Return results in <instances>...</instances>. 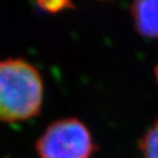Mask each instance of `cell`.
<instances>
[{
	"label": "cell",
	"instance_id": "2",
	"mask_svg": "<svg viewBox=\"0 0 158 158\" xmlns=\"http://www.w3.org/2000/svg\"><path fill=\"white\" fill-rule=\"evenodd\" d=\"M35 147L41 158H90L96 146L82 122L64 118L51 124Z\"/></svg>",
	"mask_w": 158,
	"mask_h": 158
},
{
	"label": "cell",
	"instance_id": "5",
	"mask_svg": "<svg viewBox=\"0 0 158 158\" xmlns=\"http://www.w3.org/2000/svg\"><path fill=\"white\" fill-rule=\"evenodd\" d=\"M39 6H41L43 10H46L49 12H57L59 10L73 8V3L68 1H40Z\"/></svg>",
	"mask_w": 158,
	"mask_h": 158
},
{
	"label": "cell",
	"instance_id": "3",
	"mask_svg": "<svg viewBox=\"0 0 158 158\" xmlns=\"http://www.w3.org/2000/svg\"><path fill=\"white\" fill-rule=\"evenodd\" d=\"M131 11L137 32L143 36L158 39V0L135 1Z\"/></svg>",
	"mask_w": 158,
	"mask_h": 158
},
{
	"label": "cell",
	"instance_id": "6",
	"mask_svg": "<svg viewBox=\"0 0 158 158\" xmlns=\"http://www.w3.org/2000/svg\"><path fill=\"white\" fill-rule=\"evenodd\" d=\"M155 75H156V78H157V81H158V66L155 68Z\"/></svg>",
	"mask_w": 158,
	"mask_h": 158
},
{
	"label": "cell",
	"instance_id": "4",
	"mask_svg": "<svg viewBox=\"0 0 158 158\" xmlns=\"http://www.w3.org/2000/svg\"><path fill=\"white\" fill-rule=\"evenodd\" d=\"M141 152L143 158H158V122L142 138Z\"/></svg>",
	"mask_w": 158,
	"mask_h": 158
},
{
	"label": "cell",
	"instance_id": "1",
	"mask_svg": "<svg viewBox=\"0 0 158 158\" xmlns=\"http://www.w3.org/2000/svg\"><path fill=\"white\" fill-rule=\"evenodd\" d=\"M43 100L42 77L22 59L0 62V121L18 122L35 116Z\"/></svg>",
	"mask_w": 158,
	"mask_h": 158
}]
</instances>
